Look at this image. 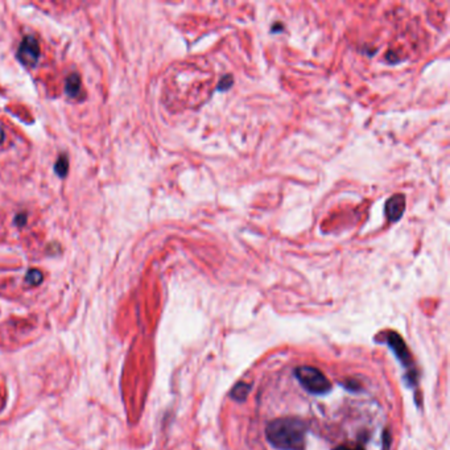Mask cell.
I'll list each match as a JSON object with an SVG mask.
<instances>
[{
  "label": "cell",
  "mask_w": 450,
  "mask_h": 450,
  "mask_svg": "<svg viewBox=\"0 0 450 450\" xmlns=\"http://www.w3.org/2000/svg\"><path fill=\"white\" fill-rule=\"evenodd\" d=\"M387 343L391 347L392 351L395 353L396 358L399 359L401 366L407 370L409 384H414L416 383V370H414V364L413 360H412V356H411V353H409L405 342L403 341V338L399 334L391 332L387 334Z\"/></svg>",
  "instance_id": "obj_3"
},
{
  "label": "cell",
  "mask_w": 450,
  "mask_h": 450,
  "mask_svg": "<svg viewBox=\"0 0 450 450\" xmlns=\"http://www.w3.org/2000/svg\"><path fill=\"white\" fill-rule=\"evenodd\" d=\"M81 89V79L78 77V74H70L66 78V85H65V91L68 93L69 96H77Z\"/></svg>",
  "instance_id": "obj_6"
},
{
  "label": "cell",
  "mask_w": 450,
  "mask_h": 450,
  "mask_svg": "<svg viewBox=\"0 0 450 450\" xmlns=\"http://www.w3.org/2000/svg\"><path fill=\"white\" fill-rule=\"evenodd\" d=\"M306 425L295 417L276 418L265 428V437L279 450H304Z\"/></svg>",
  "instance_id": "obj_1"
},
{
  "label": "cell",
  "mask_w": 450,
  "mask_h": 450,
  "mask_svg": "<svg viewBox=\"0 0 450 450\" xmlns=\"http://www.w3.org/2000/svg\"><path fill=\"white\" fill-rule=\"evenodd\" d=\"M405 210V197L403 194L392 196L386 204V215L391 222L401 218Z\"/></svg>",
  "instance_id": "obj_5"
},
{
  "label": "cell",
  "mask_w": 450,
  "mask_h": 450,
  "mask_svg": "<svg viewBox=\"0 0 450 450\" xmlns=\"http://www.w3.org/2000/svg\"><path fill=\"white\" fill-rule=\"evenodd\" d=\"M334 450H364V449L359 445H356V446H355V445H342V446H338V448H336Z\"/></svg>",
  "instance_id": "obj_10"
},
{
  "label": "cell",
  "mask_w": 450,
  "mask_h": 450,
  "mask_svg": "<svg viewBox=\"0 0 450 450\" xmlns=\"http://www.w3.org/2000/svg\"><path fill=\"white\" fill-rule=\"evenodd\" d=\"M3 141H4V132L0 128V143H3Z\"/></svg>",
  "instance_id": "obj_11"
},
{
  "label": "cell",
  "mask_w": 450,
  "mask_h": 450,
  "mask_svg": "<svg viewBox=\"0 0 450 450\" xmlns=\"http://www.w3.org/2000/svg\"><path fill=\"white\" fill-rule=\"evenodd\" d=\"M27 281L29 284H32V285H37V284H40L42 281V273L40 271H37V269H32V271H29L27 275Z\"/></svg>",
  "instance_id": "obj_8"
},
{
  "label": "cell",
  "mask_w": 450,
  "mask_h": 450,
  "mask_svg": "<svg viewBox=\"0 0 450 450\" xmlns=\"http://www.w3.org/2000/svg\"><path fill=\"white\" fill-rule=\"evenodd\" d=\"M251 387L250 384H245V383H238L237 386L232 388L231 391V397L234 400L237 401H244L248 392H250Z\"/></svg>",
  "instance_id": "obj_7"
},
{
  "label": "cell",
  "mask_w": 450,
  "mask_h": 450,
  "mask_svg": "<svg viewBox=\"0 0 450 450\" xmlns=\"http://www.w3.org/2000/svg\"><path fill=\"white\" fill-rule=\"evenodd\" d=\"M18 57L24 65H28V66H33L36 64L37 59L40 57V45L35 37H24L19 46Z\"/></svg>",
  "instance_id": "obj_4"
},
{
  "label": "cell",
  "mask_w": 450,
  "mask_h": 450,
  "mask_svg": "<svg viewBox=\"0 0 450 450\" xmlns=\"http://www.w3.org/2000/svg\"><path fill=\"white\" fill-rule=\"evenodd\" d=\"M295 375L297 380L301 383V386L313 395H325L332 390L330 382L319 368L301 366L296 368Z\"/></svg>",
  "instance_id": "obj_2"
},
{
  "label": "cell",
  "mask_w": 450,
  "mask_h": 450,
  "mask_svg": "<svg viewBox=\"0 0 450 450\" xmlns=\"http://www.w3.org/2000/svg\"><path fill=\"white\" fill-rule=\"evenodd\" d=\"M56 172L58 173L59 176H65L66 172H68V159L64 157V156H61L56 164Z\"/></svg>",
  "instance_id": "obj_9"
}]
</instances>
